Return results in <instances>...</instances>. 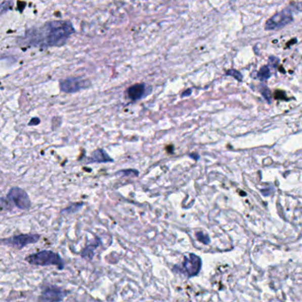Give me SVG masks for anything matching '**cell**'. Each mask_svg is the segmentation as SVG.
I'll return each instance as SVG.
<instances>
[{"label":"cell","mask_w":302,"mask_h":302,"mask_svg":"<svg viewBox=\"0 0 302 302\" xmlns=\"http://www.w3.org/2000/svg\"><path fill=\"white\" fill-rule=\"evenodd\" d=\"M75 33V27L71 22L52 21L27 29L18 37L17 44L20 47L38 49L61 47L68 43Z\"/></svg>","instance_id":"1"},{"label":"cell","mask_w":302,"mask_h":302,"mask_svg":"<svg viewBox=\"0 0 302 302\" xmlns=\"http://www.w3.org/2000/svg\"><path fill=\"white\" fill-rule=\"evenodd\" d=\"M25 261L35 266H56L61 270L65 268L64 261L61 255L52 250H44L29 254L26 257Z\"/></svg>","instance_id":"2"},{"label":"cell","mask_w":302,"mask_h":302,"mask_svg":"<svg viewBox=\"0 0 302 302\" xmlns=\"http://www.w3.org/2000/svg\"><path fill=\"white\" fill-rule=\"evenodd\" d=\"M293 15L291 8H284V10L274 15L265 23L266 30H277L284 28L285 26L293 22Z\"/></svg>","instance_id":"3"},{"label":"cell","mask_w":302,"mask_h":302,"mask_svg":"<svg viewBox=\"0 0 302 302\" xmlns=\"http://www.w3.org/2000/svg\"><path fill=\"white\" fill-rule=\"evenodd\" d=\"M41 238V235L39 234H19L10 237V238H3L0 239V244L5 245H9L14 248L21 249L24 248L27 245L35 244L38 242Z\"/></svg>","instance_id":"4"},{"label":"cell","mask_w":302,"mask_h":302,"mask_svg":"<svg viewBox=\"0 0 302 302\" xmlns=\"http://www.w3.org/2000/svg\"><path fill=\"white\" fill-rule=\"evenodd\" d=\"M61 92L68 94L76 93L81 92L82 90L87 89L91 87V82L87 79H82V77L73 76L68 78L62 79L59 82Z\"/></svg>","instance_id":"5"},{"label":"cell","mask_w":302,"mask_h":302,"mask_svg":"<svg viewBox=\"0 0 302 302\" xmlns=\"http://www.w3.org/2000/svg\"><path fill=\"white\" fill-rule=\"evenodd\" d=\"M7 198L19 209L28 210L31 207V200L29 194L20 187H12Z\"/></svg>","instance_id":"6"},{"label":"cell","mask_w":302,"mask_h":302,"mask_svg":"<svg viewBox=\"0 0 302 302\" xmlns=\"http://www.w3.org/2000/svg\"><path fill=\"white\" fill-rule=\"evenodd\" d=\"M68 296V291L54 284H49L42 289L38 298L40 301H62Z\"/></svg>","instance_id":"7"},{"label":"cell","mask_w":302,"mask_h":302,"mask_svg":"<svg viewBox=\"0 0 302 302\" xmlns=\"http://www.w3.org/2000/svg\"><path fill=\"white\" fill-rule=\"evenodd\" d=\"M202 267V261L200 257L194 253H189L185 256V262L183 263V272L188 277H195Z\"/></svg>","instance_id":"8"},{"label":"cell","mask_w":302,"mask_h":302,"mask_svg":"<svg viewBox=\"0 0 302 302\" xmlns=\"http://www.w3.org/2000/svg\"><path fill=\"white\" fill-rule=\"evenodd\" d=\"M107 162H114V160L104 149L95 150L86 160V163H107Z\"/></svg>","instance_id":"9"},{"label":"cell","mask_w":302,"mask_h":302,"mask_svg":"<svg viewBox=\"0 0 302 302\" xmlns=\"http://www.w3.org/2000/svg\"><path fill=\"white\" fill-rule=\"evenodd\" d=\"M146 89L147 86L144 83H138L131 86L127 91L128 98L133 101L141 100L146 95Z\"/></svg>","instance_id":"10"},{"label":"cell","mask_w":302,"mask_h":302,"mask_svg":"<svg viewBox=\"0 0 302 302\" xmlns=\"http://www.w3.org/2000/svg\"><path fill=\"white\" fill-rule=\"evenodd\" d=\"M100 245V240L99 238H97L96 240L94 242H92L89 245H87L85 246V248L82 250L81 252V256H82L83 259H87L91 261L93 260L95 254V250H96L99 246Z\"/></svg>","instance_id":"11"},{"label":"cell","mask_w":302,"mask_h":302,"mask_svg":"<svg viewBox=\"0 0 302 302\" xmlns=\"http://www.w3.org/2000/svg\"><path fill=\"white\" fill-rule=\"evenodd\" d=\"M84 206V204L82 202L80 203H73L71 205H69L68 207H66L65 209L61 211L62 214H72V213H76L78 212L79 210L82 208V206Z\"/></svg>","instance_id":"12"},{"label":"cell","mask_w":302,"mask_h":302,"mask_svg":"<svg viewBox=\"0 0 302 302\" xmlns=\"http://www.w3.org/2000/svg\"><path fill=\"white\" fill-rule=\"evenodd\" d=\"M14 1L13 0H6L3 3L0 4V16L7 14L8 11H11L14 8Z\"/></svg>","instance_id":"13"},{"label":"cell","mask_w":302,"mask_h":302,"mask_svg":"<svg viewBox=\"0 0 302 302\" xmlns=\"http://www.w3.org/2000/svg\"><path fill=\"white\" fill-rule=\"evenodd\" d=\"M270 68H269V66H263L260 69V71L258 72V79L261 80V81H266L268 79L270 78Z\"/></svg>","instance_id":"14"},{"label":"cell","mask_w":302,"mask_h":302,"mask_svg":"<svg viewBox=\"0 0 302 302\" xmlns=\"http://www.w3.org/2000/svg\"><path fill=\"white\" fill-rule=\"evenodd\" d=\"M13 203L6 197L0 198V211H10L13 209Z\"/></svg>","instance_id":"15"},{"label":"cell","mask_w":302,"mask_h":302,"mask_svg":"<svg viewBox=\"0 0 302 302\" xmlns=\"http://www.w3.org/2000/svg\"><path fill=\"white\" fill-rule=\"evenodd\" d=\"M195 235L199 241L203 243L204 245H209L210 238L208 235L205 234L202 231H197Z\"/></svg>","instance_id":"16"},{"label":"cell","mask_w":302,"mask_h":302,"mask_svg":"<svg viewBox=\"0 0 302 302\" xmlns=\"http://www.w3.org/2000/svg\"><path fill=\"white\" fill-rule=\"evenodd\" d=\"M226 75H231L232 77H234V78L236 79V80H238V81H242V79H243V75H242L241 73L239 71H237V70H235V69L228 70Z\"/></svg>","instance_id":"17"},{"label":"cell","mask_w":302,"mask_h":302,"mask_svg":"<svg viewBox=\"0 0 302 302\" xmlns=\"http://www.w3.org/2000/svg\"><path fill=\"white\" fill-rule=\"evenodd\" d=\"M261 92H262V94H263V97L265 98V100L269 102V103H271V100H272V97H271V93H270V90L269 88H264V89L261 90Z\"/></svg>","instance_id":"18"},{"label":"cell","mask_w":302,"mask_h":302,"mask_svg":"<svg viewBox=\"0 0 302 302\" xmlns=\"http://www.w3.org/2000/svg\"><path fill=\"white\" fill-rule=\"evenodd\" d=\"M40 119L37 117H34L31 119V121L29 122V126H36L40 123Z\"/></svg>","instance_id":"19"},{"label":"cell","mask_w":302,"mask_h":302,"mask_svg":"<svg viewBox=\"0 0 302 302\" xmlns=\"http://www.w3.org/2000/svg\"><path fill=\"white\" fill-rule=\"evenodd\" d=\"M190 158H192L194 160H198L199 159V154H197V153H191L190 155H189Z\"/></svg>","instance_id":"20"},{"label":"cell","mask_w":302,"mask_h":302,"mask_svg":"<svg viewBox=\"0 0 302 302\" xmlns=\"http://www.w3.org/2000/svg\"><path fill=\"white\" fill-rule=\"evenodd\" d=\"M191 93H192V90H189L187 92H185L184 94H182V97H186L188 96V95H191Z\"/></svg>","instance_id":"21"},{"label":"cell","mask_w":302,"mask_h":302,"mask_svg":"<svg viewBox=\"0 0 302 302\" xmlns=\"http://www.w3.org/2000/svg\"><path fill=\"white\" fill-rule=\"evenodd\" d=\"M167 151H169L170 153H172V152H173V147H170V148H168V147H167Z\"/></svg>","instance_id":"22"}]
</instances>
